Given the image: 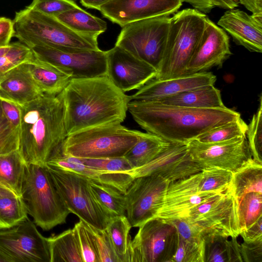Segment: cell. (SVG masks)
<instances>
[{
	"mask_svg": "<svg viewBox=\"0 0 262 262\" xmlns=\"http://www.w3.org/2000/svg\"><path fill=\"white\" fill-rule=\"evenodd\" d=\"M15 33L13 20L0 17V47L8 46Z\"/></svg>",
	"mask_w": 262,
	"mask_h": 262,
	"instance_id": "obj_49",
	"label": "cell"
},
{
	"mask_svg": "<svg viewBox=\"0 0 262 262\" xmlns=\"http://www.w3.org/2000/svg\"><path fill=\"white\" fill-rule=\"evenodd\" d=\"M217 25L237 45L251 52H262V15H249L238 9H227Z\"/></svg>",
	"mask_w": 262,
	"mask_h": 262,
	"instance_id": "obj_22",
	"label": "cell"
},
{
	"mask_svg": "<svg viewBox=\"0 0 262 262\" xmlns=\"http://www.w3.org/2000/svg\"><path fill=\"white\" fill-rule=\"evenodd\" d=\"M46 166L58 193L70 212L88 225L105 229L112 217L95 198L90 185V180L73 172Z\"/></svg>",
	"mask_w": 262,
	"mask_h": 262,
	"instance_id": "obj_9",
	"label": "cell"
},
{
	"mask_svg": "<svg viewBox=\"0 0 262 262\" xmlns=\"http://www.w3.org/2000/svg\"><path fill=\"white\" fill-rule=\"evenodd\" d=\"M14 37L29 48L45 45L63 51L97 50L98 37L79 34L55 17L27 7L16 12Z\"/></svg>",
	"mask_w": 262,
	"mask_h": 262,
	"instance_id": "obj_4",
	"label": "cell"
},
{
	"mask_svg": "<svg viewBox=\"0 0 262 262\" xmlns=\"http://www.w3.org/2000/svg\"><path fill=\"white\" fill-rule=\"evenodd\" d=\"M90 185L95 198L111 217L126 215L124 194L116 188L90 180Z\"/></svg>",
	"mask_w": 262,
	"mask_h": 262,
	"instance_id": "obj_34",
	"label": "cell"
},
{
	"mask_svg": "<svg viewBox=\"0 0 262 262\" xmlns=\"http://www.w3.org/2000/svg\"><path fill=\"white\" fill-rule=\"evenodd\" d=\"M187 146L190 157L201 171L219 168L233 173L252 159L246 137L213 143L194 139Z\"/></svg>",
	"mask_w": 262,
	"mask_h": 262,
	"instance_id": "obj_13",
	"label": "cell"
},
{
	"mask_svg": "<svg viewBox=\"0 0 262 262\" xmlns=\"http://www.w3.org/2000/svg\"><path fill=\"white\" fill-rule=\"evenodd\" d=\"M18 106V150L26 164L46 166L50 157L61 150L67 137L61 93L56 96L43 93Z\"/></svg>",
	"mask_w": 262,
	"mask_h": 262,
	"instance_id": "obj_3",
	"label": "cell"
},
{
	"mask_svg": "<svg viewBox=\"0 0 262 262\" xmlns=\"http://www.w3.org/2000/svg\"><path fill=\"white\" fill-rule=\"evenodd\" d=\"M232 172L224 169L210 168L202 170L199 184L201 192L227 191L232 177Z\"/></svg>",
	"mask_w": 262,
	"mask_h": 262,
	"instance_id": "obj_38",
	"label": "cell"
},
{
	"mask_svg": "<svg viewBox=\"0 0 262 262\" xmlns=\"http://www.w3.org/2000/svg\"><path fill=\"white\" fill-rule=\"evenodd\" d=\"M132 226L126 215L112 217L105 229L121 262H128Z\"/></svg>",
	"mask_w": 262,
	"mask_h": 262,
	"instance_id": "obj_33",
	"label": "cell"
},
{
	"mask_svg": "<svg viewBox=\"0 0 262 262\" xmlns=\"http://www.w3.org/2000/svg\"><path fill=\"white\" fill-rule=\"evenodd\" d=\"M61 95L67 136L104 123L123 122L131 100L107 76L71 79Z\"/></svg>",
	"mask_w": 262,
	"mask_h": 262,
	"instance_id": "obj_2",
	"label": "cell"
},
{
	"mask_svg": "<svg viewBox=\"0 0 262 262\" xmlns=\"http://www.w3.org/2000/svg\"><path fill=\"white\" fill-rule=\"evenodd\" d=\"M0 248L12 262H50L47 238L28 216L11 228L0 230Z\"/></svg>",
	"mask_w": 262,
	"mask_h": 262,
	"instance_id": "obj_15",
	"label": "cell"
},
{
	"mask_svg": "<svg viewBox=\"0 0 262 262\" xmlns=\"http://www.w3.org/2000/svg\"><path fill=\"white\" fill-rule=\"evenodd\" d=\"M3 112L9 121L15 127L19 128L20 124V111L19 106L9 101L1 100Z\"/></svg>",
	"mask_w": 262,
	"mask_h": 262,
	"instance_id": "obj_50",
	"label": "cell"
},
{
	"mask_svg": "<svg viewBox=\"0 0 262 262\" xmlns=\"http://www.w3.org/2000/svg\"><path fill=\"white\" fill-rule=\"evenodd\" d=\"M171 144L157 135L143 133L139 140L124 157L134 169L150 162Z\"/></svg>",
	"mask_w": 262,
	"mask_h": 262,
	"instance_id": "obj_30",
	"label": "cell"
},
{
	"mask_svg": "<svg viewBox=\"0 0 262 262\" xmlns=\"http://www.w3.org/2000/svg\"><path fill=\"white\" fill-rule=\"evenodd\" d=\"M9 50L0 57V80L9 71L35 58L31 49L18 41L10 43Z\"/></svg>",
	"mask_w": 262,
	"mask_h": 262,
	"instance_id": "obj_39",
	"label": "cell"
},
{
	"mask_svg": "<svg viewBox=\"0 0 262 262\" xmlns=\"http://www.w3.org/2000/svg\"><path fill=\"white\" fill-rule=\"evenodd\" d=\"M142 134L125 127L120 122L104 123L68 136L61 153L84 159L124 157Z\"/></svg>",
	"mask_w": 262,
	"mask_h": 262,
	"instance_id": "obj_5",
	"label": "cell"
},
{
	"mask_svg": "<svg viewBox=\"0 0 262 262\" xmlns=\"http://www.w3.org/2000/svg\"><path fill=\"white\" fill-rule=\"evenodd\" d=\"M237 214L239 232L262 216V194L249 192L237 201Z\"/></svg>",
	"mask_w": 262,
	"mask_h": 262,
	"instance_id": "obj_36",
	"label": "cell"
},
{
	"mask_svg": "<svg viewBox=\"0 0 262 262\" xmlns=\"http://www.w3.org/2000/svg\"><path fill=\"white\" fill-rule=\"evenodd\" d=\"M11 47L10 43L7 46L0 47V57L7 52Z\"/></svg>",
	"mask_w": 262,
	"mask_h": 262,
	"instance_id": "obj_58",
	"label": "cell"
},
{
	"mask_svg": "<svg viewBox=\"0 0 262 262\" xmlns=\"http://www.w3.org/2000/svg\"><path fill=\"white\" fill-rule=\"evenodd\" d=\"M237 205V200L227 190L192 208L186 217L196 225L204 235L237 237L239 231Z\"/></svg>",
	"mask_w": 262,
	"mask_h": 262,
	"instance_id": "obj_11",
	"label": "cell"
},
{
	"mask_svg": "<svg viewBox=\"0 0 262 262\" xmlns=\"http://www.w3.org/2000/svg\"><path fill=\"white\" fill-rule=\"evenodd\" d=\"M238 3L243 5L252 14L262 15V0H238Z\"/></svg>",
	"mask_w": 262,
	"mask_h": 262,
	"instance_id": "obj_53",
	"label": "cell"
},
{
	"mask_svg": "<svg viewBox=\"0 0 262 262\" xmlns=\"http://www.w3.org/2000/svg\"><path fill=\"white\" fill-rule=\"evenodd\" d=\"M169 183L155 175L134 180L124 194L126 216L132 227H139L156 217L163 204Z\"/></svg>",
	"mask_w": 262,
	"mask_h": 262,
	"instance_id": "obj_14",
	"label": "cell"
},
{
	"mask_svg": "<svg viewBox=\"0 0 262 262\" xmlns=\"http://www.w3.org/2000/svg\"><path fill=\"white\" fill-rule=\"evenodd\" d=\"M234 1L236 3H238V4H239V3H238V0H234Z\"/></svg>",
	"mask_w": 262,
	"mask_h": 262,
	"instance_id": "obj_59",
	"label": "cell"
},
{
	"mask_svg": "<svg viewBox=\"0 0 262 262\" xmlns=\"http://www.w3.org/2000/svg\"><path fill=\"white\" fill-rule=\"evenodd\" d=\"M28 62L14 68L0 80V98L3 100L21 106L43 94L30 72Z\"/></svg>",
	"mask_w": 262,
	"mask_h": 262,
	"instance_id": "obj_24",
	"label": "cell"
},
{
	"mask_svg": "<svg viewBox=\"0 0 262 262\" xmlns=\"http://www.w3.org/2000/svg\"><path fill=\"white\" fill-rule=\"evenodd\" d=\"M237 237L217 234L203 237L204 262H243Z\"/></svg>",
	"mask_w": 262,
	"mask_h": 262,
	"instance_id": "obj_27",
	"label": "cell"
},
{
	"mask_svg": "<svg viewBox=\"0 0 262 262\" xmlns=\"http://www.w3.org/2000/svg\"><path fill=\"white\" fill-rule=\"evenodd\" d=\"M46 165L73 172L91 181L114 187L123 194L135 179L130 172H112L96 169L83 164L77 158L63 155L61 151L53 155Z\"/></svg>",
	"mask_w": 262,
	"mask_h": 262,
	"instance_id": "obj_23",
	"label": "cell"
},
{
	"mask_svg": "<svg viewBox=\"0 0 262 262\" xmlns=\"http://www.w3.org/2000/svg\"><path fill=\"white\" fill-rule=\"evenodd\" d=\"M244 242H252L262 238V216L248 228L239 232Z\"/></svg>",
	"mask_w": 262,
	"mask_h": 262,
	"instance_id": "obj_51",
	"label": "cell"
},
{
	"mask_svg": "<svg viewBox=\"0 0 262 262\" xmlns=\"http://www.w3.org/2000/svg\"><path fill=\"white\" fill-rule=\"evenodd\" d=\"M243 262H262V238L240 244Z\"/></svg>",
	"mask_w": 262,
	"mask_h": 262,
	"instance_id": "obj_48",
	"label": "cell"
},
{
	"mask_svg": "<svg viewBox=\"0 0 262 262\" xmlns=\"http://www.w3.org/2000/svg\"><path fill=\"white\" fill-rule=\"evenodd\" d=\"M55 17L71 30L82 35L98 37L107 29L105 21L79 6Z\"/></svg>",
	"mask_w": 262,
	"mask_h": 262,
	"instance_id": "obj_29",
	"label": "cell"
},
{
	"mask_svg": "<svg viewBox=\"0 0 262 262\" xmlns=\"http://www.w3.org/2000/svg\"><path fill=\"white\" fill-rule=\"evenodd\" d=\"M246 139L252 159L262 164V97L258 109L248 125Z\"/></svg>",
	"mask_w": 262,
	"mask_h": 262,
	"instance_id": "obj_40",
	"label": "cell"
},
{
	"mask_svg": "<svg viewBox=\"0 0 262 262\" xmlns=\"http://www.w3.org/2000/svg\"><path fill=\"white\" fill-rule=\"evenodd\" d=\"M11 194H14L13 193H12L10 191L7 190L6 189H5L3 187H0V196H2V195H4Z\"/></svg>",
	"mask_w": 262,
	"mask_h": 262,
	"instance_id": "obj_57",
	"label": "cell"
},
{
	"mask_svg": "<svg viewBox=\"0 0 262 262\" xmlns=\"http://www.w3.org/2000/svg\"><path fill=\"white\" fill-rule=\"evenodd\" d=\"M0 99V155L18 149L19 128L14 126L6 118Z\"/></svg>",
	"mask_w": 262,
	"mask_h": 262,
	"instance_id": "obj_42",
	"label": "cell"
},
{
	"mask_svg": "<svg viewBox=\"0 0 262 262\" xmlns=\"http://www.w3.org/2000/svg\"><path fill=\"white\" fill-rule=\"evenodd\" d=\"M26 165L18 149L0 155V187L21 196Z\"/></svg>",
	"mask_w": 262,
	"mask_h": 262,
	"instance_id": "obj_31",
	"label": "cell"
},
{
	"mask_svg": "<svg viewBox=\"0 0 262 262\" xmlns=\"http://www.w3.org/2000/svg\"><path fill=\"white\" fill-rule=\"evenodd\" d=\"M159 101L162 103L194 108H223L221 92L213 84L187 91L165 98Z\"/></svg>",
	"mask_w": 262,
	"mask_h": 262,
	"instance_id": "obj_25",
	"label": "cell"
},
{
	"mask_svg": "<svg viewBox=\"0 0 262 262\" xmlns=\"http://www.w3.org/2000/svg\"><path fill=\"white\" fill-rule=\"evenodd\" d=\"M201 171L169 182L163 204L155 218L167 221L187 217L192 208L222 193L200 191L199 184Z\"/></svg>",
	"mask_w": 262,
	"mask_h": 262,
	"instance_id": "obj_19",
	"label": "cell"
},
{
	"mask_svg": "<svg viewBox=\"0 0 262 262\" xmlns=\"http://www.w3.org/2000/svg\"><path fill=\"white\" fill-rule=\"evenodd\" d=\"M166 222L171 223L174 226L179 235L183 239L196 242L203 241L204 234L202 230L186 217L176 219Z\"/></svg>",
	"mask_w": 262,
	"mask_h": 262,
	"instance_id": "obj_47",
	"label": "cell"
},
{
	"mask_svg": "<svg viewBox=\"0 0 262 262\" xmlns=\"http://www.w3.org/2000/svg\"><path fill=\"white\" fill-rule=\"evenodd\" d=\"M182 0H110L99 11L112 22L122 27L140 20L170 16L181 7Z\"/></svg>",
	"mask_w": 262,
	"mask_h": 262,
	"instance_id": "obj_18",
	"label": "cell"
},
{
	"mask_svg": "<svg viewBox=\"0 0 262 262\" xmlns=\"http://www.w3.org/2000/svg\"><path fill=\"white\" fill-rule=\"evenodd\" d=\"M248 125L239 118L215 127L196 139L203 143L227 141L236 138L246 137Z\"/></svg>",
	"mask_w": 262,
	"mask_h": 262,
	"instance_id": "obj_37",
	"label": "cell"
},
{
	"mask_svg": "<svg viewBox=\"0 0 262 262\" xmlns=\"http://www.w3.org/2000/svg\"><path fill=\"white\" fill-rule=\"evenodd\" d=\"M77 158L85 165L108 172H130L133 169L132 165L124 157L98 159Z\"/></svg>",
	"mask_w": 262,
	"mask_h": 262,
	"instance_id": "obj_44",
	"label": "cell"
},
{
	"mask_svg": "<svg viewBox=\"0 0 262 262\" xmlns=\"http://www.w3.org/2000/svg\"><path fill=\"white\" fill-rule=\"evenodd\" d=\"M30 48L36 58L55 66L72 79L107 76L106 51H63L45 45Z\"/></svg>",
	"mask_w": 262,
	"mask_h": 262,
	"instance_id": "obj_12",
	"label": "cell"
},
{
	"mask_svg": "<svg viewBox=\"0 0 262 262\" xmlns=\"http://www.w3.org/2000/svg\"><path fill=\"white\" fill-rule=\"evenodd\" d=\"M85 224L93 235L100 262H121L105 229H99Z\"/></svg>",
	"mask_w": 262,
	"mask_h": 262,
	"instance_id": "obj_45",
	"label": "cell"
},
{
	"mask_svg": "<svg viewBox=\"0 0 262 262\" xmlns=\"http://www.w3.org/2000/svg\"><path fill=\"white\" fill-rule=\"evenodd\" d=\"M228 190L237 201L247 193L262 194V164L249 160L232 173Z\"/></svg>",
	"mask_w": 262,
	"mask_h": 262,
	"instance_id": "obj_28",
	"label": "cell"
},
{
	"mask_svg": "<svg viewBox=\"0 0 262 262\" xmlns=\"http://www.w3.org/2000/svg\"><path fill=\"white\" fill-rule=\"evenodd\" d=\"M207 16L194 8H186L177 11L170 17L163 58L155 79L184 75L204 30Z\"/></svg>",
	"mask_w": 262,
	"mask_h": 262,
	"instance_id": "obj_7",
	"label": "cell"
},
{
	"mask_svg": "<svg viewBox=\"0 0 262 262\" xmlns=\"http://www.w3.org/2000/svg\"><path fill=\"white\" fill-rule=\"evenodd\" d=\"M201 171L190 157L187 144H171L152 161L132 169L130 172L134 179L155 175L170 182Z\"/></svg>",
	"mask_w": 262,
	"mask_h": 262,
	"instance_id": "obj_20",
	"label": "cell"
},
{
	"mask_svg": "<svg viewBox=\"0 0 262 262\" xmlns=\"http://www.w3.org/2000/svg\"><path fill=\"white\" fill-rule=\"evenodd\" d=\"M216 80L214 75L206 72L165 79L154 78L129 96L131 100L160 101L187 91L214 85Z\"/></svg>",
	"mask_w": 262,
	"mask_h": 262,
	"instance_id": "obj_21",
	"label": "cell"
},
{
	"mask_svg": "<svg viewBox=\"0 0 262 262\" xmlns=\"http://www.w3.org/2000/svg\"><path fill=\"white\" fill-rule=\"evenodd\" d=\"M21 196L7 194L0 196V230L11 228L28 217Z\"/></svg>",
	"mask_w": 262,
	"mask_h": 262,
	"instance_id": "obj_35",
	"label": "cell"
},
{
	"mask_svg": "<svg viewBox=\"0 0 262 262\" xmlns=\"http://www.w3.org/2000/svg\"><path fill=\"white\" fill-rule=\"evenodd\" d=\"M170 16L142 19L123 26L115 43L136 57L147 62L157 72L165 49Z\"/></svg>",
	"mask_w": 262,
	"mask_h": 262,
	"instance_id": "obj_8",
	"label": "cell"
},
{
	"mask_svg": "<svg viewBox=\"0 0 262 262\" xmlns=\"http://www.w3.org/2000/svg\"><path fill=\"white\" fill-rule=\"evenodd\" d=\"M0 262H12L11 258L0 248Z\"/></svg>",
	"mask_w": 262,
	"mask_h": 262,
	"instance_id": "obj_56",
	"label": "cell"
},
{
	"mask_svg": "<svg viewBox=\"0 0 262 262\" xmlns=\"http://www.w3.org/2000/svg\"><path fill=\"white\" fill-rule=\"evenodd\" d=\"M231 54L228 35L207 16L204 30L184 75L204 72L213 67H221Z\"/></svg>",
	"mask_w": 262,
	"mask_h": 262,
	"instance_id": "obj_17",
	"label": "cell"
},
{
	"mask_svg": "<svg viewBox=\"0 0 262 262\" xmlns=\"http://www.w3.org/2000/svg\"><path fill=\"white\" fill-rule=\"evenodd\" d=\"M28 8L41 13L56 16L78 7L74 0H33Z\"/></svg>",
	"mask_w": 262,
	"mask_h": 262,
	"instance_id": "obj_46",
	"label": "cell"
},
{
	"mask_svg": "<svg viewBox=\"0 0 262 262\" xmlns=\"http://www.w3.org/2000/svg\"><path fill=\"white\" fill-rule=\"evenodd\" d=\"M28 64L34 80L45 94L54 96L59 94L72 79L57 68L35 57Z\"/></svg>",
	"mask_w": 262,
	"mask_h": 262,
	"instance_id": "obj_26",
	"label": "cell"
},
{
	"mask_svg": "<svg viewBox=\"0 0 262 262\" xmlns=\"http://www.w3.org/2000/svg\"><path fill=\"white\" fill-rule=\"evenodd\" d=\"M128 111L147 133L171 144H187L206 132L241 117L227 107L194 108L157 101L130 100Z\"/></svg>",
	"mask_w": 262,
	"mask_h": 262,
	"instance_id": "obj_1",
	"label": "cell"
},
{
	"mask_svg": "<svg viewBox=\"0 0 262 262\" xmlns=\"http://www.w3.org/2000/svg\"><path fill=\"white\" fill-rule=\"evenodd\" d=\"M82 6L89 9L99 10L104 4L110 0H79Z\"/></svg>",
	"mask_w": 262,
	"mask_h": 262,
	"instance_id": "obj_54",
	"label": "cell"
},
{
	"mask_svg": "<svg viewBox=\"0 0 262 262\" xmlns=\"http://www.w3.org/2000/svg\"><path fill=\"white\" fill-rule=\"evenodd\" d=\"M219 4V7L222 9H230L235 8L238 4L234 0H214Z\"/></svg>",
	"mask_w": 262,
	"mask_h": 262,
	"instance_id": "obj_55",
	"label": "cell"
},
{
	"mask_svg": "<svg viewBox=\"0 0 262 262\" xmlns=\"http://www.w3.org/2000/svg\"><path fill=\"white\" fill-rule=\"evenodd\" d=\"M21 197L35 225L48 231L66 223L70 211L58 193L46 166L26 164Z\"/></svg>",
	"mask_w": 262,
	"mask_h": 262,
	"instance_id": "obj_6",
	"label": "cell"
},
{
	"mask_svg": "<svg viewBox=\"0 0 262 262\" xmlns=\"http://www.w3.org/2000/svg\"><path fill=\"white\" fill-rule=\"evenodd\" d=\"M106 60L107 76L124 93L140 89L157 75L152 66L116 46L106 51Z\"/></svg>",
	"mask_w": 262,
	"mask_h": 262,
	"instance_id": "obj_16",
	"label": "cell"
},
{
	"mask_svg": "<svg viewBox=\"0 0 262 262\" xmlns=\"http://www.w3.org/2000/svg\"><path fill=\"white\" fill-rule=\"evenodd\" d=\"M192 7L205 14L209 13L215 7H219V4L214 0H182Z\"/></svg>",
	"mask_w": 262,
	"mask_h": 262,
	"instance_id": "obj_52",
	"label": "cell"
},
{
	"mask_svg": "<svg viewBox=\"0 0 262 262\" xmlns=\"http://www.w3.org/2000/svg\"><path fill=\"white\" fill-rule=\"evenodd\" d=\"M78 242L83 262H100L96 245L91 231L82 221L73 228Z\"/></svg>",
	"mask_w": 262,
	"mask_h": 262,
	"instance_id": "obj_41",
	"label": "cell"
},
{
	"mask_svg": "<svg viewBox=\"0 0 262 262\" xmlns=\"http://www.w3.org/2000/svg\"><path fill=\"white\" fill-rule=\"evenodd\" d=\"M171 262H204L203 241H189L178 234L177 250Z\"/></svg>",
	"mask_w": 262,
	"mask_h": 262,
	"instance_id": "obj_43",
	"label": "cell"
},
{
	"mask_svg": "<svg viewBox=\"0 0 262 262\" xmlns=\"http://www.w3.org/2000/svg\"><path fill=\"white\" fill-rule=\"evenodd\" d=\"M50 262H83L78 242L73 229L47 238Z\"/></svg>",
	"mask_w": 262,
	"mask_h": 262,
	"instance_id": "obj_32",
	"label": "cell"
},
{
	"mask_svg": "<svg viewBox=\"0 0 262 262\" xmlns=\"http://www.w3.org/2000/svg\"><path fill=\"white\" fill-rule=\"evenodd\" d=\"M1 99H2L1 98H0Z\"/></svg>",
	"mask_w": 262,
	"mask_h": 262,
	"instance_id": "obj_60",
	"label": "cell"
},
{
	"mask_svg": "<svg viewBox=\"0 0 262 262\" xmlns=\"http://www.w3.org/2000/svg\"><path fill=\"white\" fill-rule=\"evenodd\" d=\"M178 242L172 224L159 218L148 220L139 227L130 242L128 262H171Z\"/></svg>",
	"mask_w": 262,
	"mask_h": 262,
	"instance_id": "obj_10",
	"label": "cell"
}]
</instances>
